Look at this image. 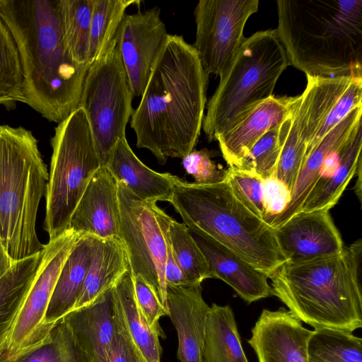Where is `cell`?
<instances>
[{"instance_id": "e0dca14e", "label": "cell", "mask_w": 362, "mask_h": 362, "mask_svg": "<svg viewBox=\"0 0 362 362\" xmlns=\"http://www.w3.org/2000/svg\"><path fill=\"white\" fill-rule=\"evenodd\" d=\"M69 228L99 238H120L117 183L100 166L90 180L71 218Z\"/></svg>"}, {"instance_id": "d6986e66", "label": "cell", "mask_w": 362, "mask_h": 362, "mask_svg": "<svg viewBox=\"0 0 362 362\" xmlns=\"http://www.w3.org/2000/svg\"><path fill=\"white\" fill-rule=\"evenodd\" d=\"M62 320L88 362H105L108 350L120 327L112 288L88 305L71 310Z\"/></svg>"}, {"instance_id": "7c38bea8", "label": "cell", "mask_w": 362, "mask_h": 362, "mask_svg": "<svg viewBox=\"0 0 362 362\" xmlns=\"http://www.w3.org/2000/svg\"><path fill=\"white\" fill-rule=\"evenodd\" d=\"M81 235L69 228L44 245L36 276L1 360L11 359L37 346L47 338L51 332L45 322L48 304L62 268Z\"/></svg>"}, {"instance_id": "60d3db41", "label": "cell", "mask_w": 362, "mask_h": 362, "mask_svg": "<svg viewBox=\"0 0 362 362\" xmlns=\"http://www.w3.org/2000/svg\"><path fill=\"white\" fill-rule=\"evenodd\" d=\"M262 191L264 221L270 226L273 220L286 209L291 199V192L274 175L262 180Z\"/></svg>"}, {"instance_id": "d6a6232c", "label": "cell", "mask_w": 362, "mask_h": 362, "mask_svg": "<svg viewBox=\"0 0 362 362\" xmlns=\"http://www.w3.org/2000/svg\"><path fill=\"white\" fill-rule=\"evenodd\" d=\"M0 362H88L66 323L62 319L46 340L11 359Z\"/></svg>"}, {"instance_id": "4dcf8cb0", "label": "cell", "mask_w": 362, "mask_h": 362, "mask_svg": "<svg viewBox=\"0 0 362 362\" xmlns=\"http://www.w3.org/2000/svg\"><path fill=\"white\" fill-rule=\"evenodd\" d=\"M307 356L308 362H362V339L344 330L314 329Z\"/></svg>"}, {"instance_id": "f35d334b", "label": "cell", "mask_w": 362, "mask_h": 362, "mask_svg": "<svg viewBox=\"0 0 362 362\" xmlns=\"http://www.w3.org/2000/svg\"><path fill=\"white\" fill-rule=\"evenodd\" d=\"M212 152L206 148L194 149L182 159L183 168L194 178L195 183L211 185L226 179L227 170L219 168L212 160Z\"/></svg>"}, {"instance_id": "7402d4cb", "label": "cell", "mask_w": 362, "mask_h": 362, "mask_svg": "<svg viewBox=\"0 0 362 362\" xmlns=\"http://www.w3.org/2000/svg\"><path fill=\"white\" fill-rule=\"evenodd\" d=\"M361 116L362 105H360L331 129L307 155L291 192L289 204L270 224L274 229L300 211L304 202L319 179L327 156L336 145L350 136L362 124Z\"/></svg>"}, {"instance_id": "ee69618b", "label": "cell", "mask_w": 362, "mask_h": 362, "mask_svg": "<svg viewBox=\"0 0 362 362\" xmlns=\"http://www.w3.org/2000/svg\"><path fill=\"white\" fill-rule=\"evenodd\" d=\"M13 263L0 244V278L9 269Z\"/></svg>"}, {"instance_id": "8992f818", "label": "cell", "mask_w": 362, "mask_h": 362, "mask_svg": "<svg viewBox=\"0 0 362 362\" xmlns=\"http://www.w3.org/2000/svg\"><path fill=\"white\" fill-rule=\"evenodd\" d=\"M48 178L33 133L0 125V244L13 262L43 249L35 225Z\"/></svg>"}, {"instance_id": "836d02e7", "label": "cell", "mask_w": 362, "mask_h": 362, "mask_svg": "<svg viewBox=\"0 0 362 362\" xmlns=\"http://www.w3.org/2000/svg\"><path fill=\"white\" fill-rule=\"evenodd\" d=\"M168 231L176 261L188 283L211 278L208 262L188 228L169 216Z\"/></svg>"}, {"instance_id": "4316f807", "label": "cell", "mask_w": 362, "mask_h": 362, "mask_svg": "<svg viewBox=\"0 0 362 362\" xmlns=\"http://www.w3.org/2000/svg\"><path fill=\"white\" fill-rule=\"evenodd\" d=\"M203 357L204 362H248L233 311L228 305L213 303L209 307Z\"/></svg>"}, {"instance_id": "277c9868", "label": "cell", "mask_w": 362, "mask_h": 362, "mask_svg": "<svg viewBox=\"0 0 362 362\" xmlns=\"http://www.w3.org/2000/svg\"><path fill=\"white\" fill-rule=\"evenodd\" d=\"M361 254L362 241L358 240L337 255L285 262L269 278L272 296L314 329L353 332L362 327Z\"/></svg>"}, {"instance_id": "1f68e13d", "label": "cell", "mask_w": 362, "mask_h": 362, "mask_svg": "<svg viewBox=\"0 0 362 362\" xmlns=\"http://www.w3.org/2000/svg\"><path fill=\"white\" fill-rule=\"evenodd\" d=\"M137 0H93L88 59L90 64L103 54L116 37L127 8Z\"/></svg>"}, {"instance_id": "4fadbf2b", "label": "cell", "mask_w": 362, "mask_h": 362, "mask_svg": "<svg viewBox=\"0 0 362 362\" xmlns=\"http://www.w3.org/2000/svg\"><path fill=\"white\" fill-rule=\"evenodd\" d=\"M168 35L158 6L124 16L117 39L134 96L142 95Z\"/></svg>"}, {"instance_id": "7bdbcfd3", "label": "cell", "mask_w": 362, "mask_h": 362, "mask_svg": "<svg viewBox=\"0 0 362 362\" xmlns=\"http://www.w3.org/2000/svg\"><path fill=\"white\" fill-rule=\"evenodd\" d=\"M105 362H146L121 324L108 350Z\"/></svg>"}, {"instance_id": "7a4b0ae2", "label": "cell", "mask_w": 362, "mask_h": 362, "mask_svg": "<svg viewBox=\"0 0 362 362\" xmlns=\"http://www.w3.org/2000/svg\"><path fill=\"white\" fill-rule=\"evenodd\" d=\"M0 17L18 49L25 103L47 120L59 123L79 107L90 65L68 57L57 0H0Z\"/></svg>"}, {"instance_id": "ba28073f", "label": "cell", "mask_w": 362, "mask_h": 362, "mask_svg": "<svg viewBox=\"0 0 362 362\" xmlns=\"http://www.w3.org/2000/svg\"><path fill=\"white\" fill-rule=\"evenodd\" d=\"M51 145L45 229L53 240L69 229L73 213L101 164L81 107L58 123Z\"/></svg>"}, {"instance_id": "603a6c76", "label": "cell", "mask_w": 362, "mask_h": 362, "mask_svg": "<svg viewBox=\"0 0 362 362\" xmlns=\"http://www.w3.org/2000/svg\"><path fill=\"white\" fill-rule=\"evenodd\" d=\"M129 269L126 249L119 238L103 239L93 236L90 264L73 310L93 303Z\"/></svg>"}, {"instance_id": "3957f363", "label": "cell", "mask_w": 362, "mask_h": 362, "mask_svg": "<svg viewBox=\"0 0 362 362\" xmlns=\"http://www.w3.org/2000/svg\"><path fill=\"white\" fill-rule=\"evenodd\" d=\"M277 36L307 76L362 77V0H278Z\"/></svg>"}, {"instance_id": "74e56055", "label": "cell", "mask_w": 362, "mask_h": 362, "mask_svg": "<svg viewBox=\"0 0 362 362\" xmlns=\"http://www.w3.org/2000/svg\"><path fill=\"white\" fill-rule=\"evenodd\" d=\"M227 180L237 197L255 214L264 220L262 179L235 168L227 169Z\"/></svg>"}, {"instance_id": "30bf717a", "label": "cell", "mask_w": 362, "mask_h": 362, "mask_svg": "<svg viewBox=\"0 0 362 362\" xmlns=\"http://www.w3.org/2000/svg\"><path fill=\"white\" fill-rule=\"evenodd\" d=\"M117 183L120 239L127 254L132 276H140L168 309L165 276V240L153 206Z\"/></svg>"}, {"instance_id": "44dd1931", "label": "cell", "mask_w": 362, "mask_h": 362, "mask_svg": "<svg viewBox=\"0 0 362 362\" xmlns=\"http://www.w3.org/2000/svg\"><path fill=\"white\" fill-rule=\"evenodd\" d=\"M117 182L147 202H170L179 177L158 173L143 163L129 146L127 139L117 141L107 166Z\"/></svg>"}, {"instance_id": "9a60e30c", "label": "cell", "mask_w": 362, "mask_h": 362, "mask_svg": "<svg viewBox=\"0 0 362 362\" xmlns=\"http://www.w3.org/2000/svg\"><path fill=\"white\" fill-rule=\"evenodd\" d=\"M311 333L285 308L263 309L247 343L258 362H308L307 344Z\"/></svg>"}, {"instance_id": "484cf974", "label": "cell", "mask_w": 362, "mask_h": 362, "mask_svg": "<svg viewBox=\"0 0 362 362\" xmlns=\"http://www.w3.org/2000/svg\"><path fill=\"white\" fill-rule=\"evenodd\" d=\"M42 250L14 262L0 278V360L27 294L36 276Z\"/></svg>"}, {"instance_id": "6da1fadb", "label": "cell", "mask_w": 362, "mask_h": 362, "mask_svg": "<svg viewBox=\"0 0 362 362\" xmlns=\"http://www.w3.org/2000/svg\"><path fill=\"white\" fill-rule=\"evenodd\" d=\"M208 78L193 45L181 35L168 34L131 116L136 146L150 151L160 165L194 150L202 128Z\"/></svg>"}, {"instance_id": "5bb4252c", "label": "cell", "mask_w": 362, "mask_h": 362, "mask_svg": "<svg viewBox=\"0 0 362 362\" xmlns=\"http://www.w3.org/2000/svg\"><path fill=\"white\" fill-rule=\"evenodd\" d=\"M274 230L279 249L288 263L337 255L345 247L329 210L300 211Z\"/></svg>"}, {"instance_id": "b9f144b4", "label": "cell", "mask_w": 362, "mask_h": 362, "mask_svg": "<svg viewBox=\"0 0 362 362\" xmlns=\"http://www.w3.org/2000/svg\"><path fill=\"white\" fill-rule=\"evenodd\" d=\"M153 208L165 240L166 262L165 276L166 285H181L189 284L176 261L172 249L168 231V219L169 215H168L163 209L159 208L156 203L153 204Z\"/></svg>"}, {"instance_id": "83f0119b", "label": "cell", "mask_w": 362, "mask_h": 362, "mask_svg": "<svg viewBox=\"0 0 362 362\" xmlns=\"http://www.w3.org/2000/svg\"><path fill=\"white\" fill-rule=\"evenodd\" d=\"M361 127L362 125L359 126L351 136L341 162L332 175L325 181L314 185L300 211L330 210L338 202L350 180L361 168Z\"/></svg>"}, {"instance_id": "f546056e", "label": "cell", "mask_w": 362, "mask_h": 362, "mask_svg": "<svg viewBox=\"0 0 362 362\" xmlns=\"http://www.w3.org/2000/svg\"><path fill=\"white\" fill-rule=\"evenodd\" d=\"M301 129L302 110L298 95L290 116L281 124V151L274 173L291 192L305 157L306 144Z\"/></svg>"}, {"instance_id": "8d00e7d4", "label": "cell", "mask_w": 362, "mask_h": 362, "mask_svg": "<svg viewBox=\"0 0 362 362\" xmlns=\"http://www.w3.org/2000/svg\"><path fill=\"white\" fill-rule=\"evenodd\" d=\"M360 105H362V77H354L308 145L305 157L331 129Z\"/></svg>"}, {"instance_id": "8fae6325", "label": "cell", "mask_w": 362, "mask_h": 362, "mask_svg": "<svg viewBox=\"0 0 362 362\" xmlns=\"http://www.w3.org/2000/svg\"><path fill=\"white\" fill-rule=\"evenodd\" d=\"M258 0H200L194 8L195 48L205 73L221 77L245 40L244 28Z\"/></svg>"}, {"instance_id": "ac0fdd59", "label": "cell", "mask_w": 362, "mask_h": 362, "mask_svg": "<svg viewBox=\"0 0 362 362\" xmlns=\"http://www.w3.org/2000/svg\"><path fill=\"white\" fill-rule=\"evenodd\" d=\"M169 317L178 338L180 362H204L203 351L208 304L202 296V283L167 285Z\"/></svg>"}, {"instance_id": "52a82bcc", "label": "cell", "mask_w": 362, "mask_h": 362, "mask_svg": "<svg viewBox=\"0 0 362 362\" xmlns=\"http://www.w3.org/2000/svg\"><path fill=\"white\" fill-rule=\"evenodd\" d=\"M288 65L276 29L245 37L207 103L202 129L208 140H216L240 116L272 96Z\"/></svg>"}, {"instance_id": "2e32d148", "label": "cell", "mask_w": 362, "mask_h": 362, "mask_svg": "<svg viewBox=\"0 0 362 362\" xmlns=\"http://www.w3.org/2000/svg\"><path fill=\"white\" fill-rule=\"evenodd\" d=\"M298 96L274 95L248 110L216 140L230 168H239L249 150L265 133L279 126L291 115Z\"/></svg>"}, {"instance_id": "5b68a950", "label": "cell", "mask_w": 362, "mask_h": 362, "mask_svg": "<svg viewBox=\"0 0 362 362\" xmlns=\"http://www.w3.org/2000/svg\"><path fill=\"white\" fill-rule=\"evenodd\" d=\"M170 203L189 231L222 245L269 279L286 262L274 229L237 197L227 178L211 185L180 178Z\"/></svg>"}, {"instance_id": "d4e9b609", "label": "cell", "mask_w": 362, "mask_h": 362, "mask_svg": "<svg viewBox=\"0 0 362 362\" xmlns=\"http://www.w3.org/2000/svg\"><path fill=\"white\" fill-rule=\"evenodd\" d=\"M112 295L119 322L146 362H161L162 348L159 338L163 332L153 329L140 310L135 298L130 269L113 286Z\"/></svg>"}, {"instance_id": "cb8c5ba5", "label": "cell", "mask_w": 362, "mask_h": 362, "mask_svg": "<svg viewBox=\"0 0 362 362\" xmlns=\"http://www.w3.org/2000/svg\"><path fill=\"white\" fill-rule=\"evenodd\" d=\"M93 245V236L81 234L62 268L45 314V322L50 330L76 305L90 264Z\"/></svg>"}, {"instance_id": "9c48e42d", "label": "cell", "mask_w": 362, "mask_h": 362, "mask_svg": "<svg viewBox=\"0 0 362 362\" xmlns=\"http://www.w3.org/2000/svg\"><path fill=\"white\" fill-rule=\"evenodd\" d=\"M133 97L117 34L106 51L90 65L79 105L88 118L101 166L108 165L117 141L127 139Z\"/></svg>"}, {"instance_id": "ab89813d", "label": "cell", "mask_w": 362, "mask_h": 362, "mask_svg": "<svg viewBox=\"0 0 362 362\" xmlns=\"http://www.w3.org/2000/svg\"><path fill=\"white\" fill-rule=\"evenodd\" d=\"M132 277L135 298L140 310L153 329L163 332L159 320L164 316L169 317V310L163 305L153 290L140 276Z\"/></svg>"}, {"instance_id": "ffe728a7", "label": "cell", "mask_w": 362, "mask_h": 362, "mask_svg": "<svg viewBox=\"0 0 362 362\" xmlns=\"http://www.w3.org/2000/svg\"><path fill=\"white\" fill-rule=\"evenodd\" d=\"M193 238L208 262L211 278L228 284L247 303L272 296L264 273L217 242L197 235Z\"/></svg>"}, {"instance_id": "d590c367", "label": "cell", "mask_w": 362, "mask_h": 362, "mask_svg": "<svg viewBox=\"0 0 362 362\" xmlns=\"http://www.w3.org/2000/svg\"><path fill=\"white\" fill-rule=\"evenodd\" d=\"M281 124L265 133L255 143L238 169L262 180L274 175L281 151Z\"/></svg>"}, {"instance_id": "f1b7e54d", "label": "cell", "mask_w": 362, "mask_h": 362, "mask_svg": "<svg viewBox=\"0 0 362 362\" xmlns=\"http://www.w3.org/2000/svg\"><path fill=\"white\" fill-rule=\"evenodd\" d=\"M93 0H57V11L65 51L78 65L88 59Z\"/></svg>"}, {"instance_id": "e575fe53", "label": "cell", "mask_w": 362, "mask_h": 362, "mask_svg": "<svg viewBox=\"0 0 362 362\" xmlns=\"http://www.w3.org/2000/svg\"><path fill=\"white\" fill-rule=\"evenodd\" d=\"M25 103L24 76L15 40L0 17V105Z\"/></svg>"}]
</instances>
